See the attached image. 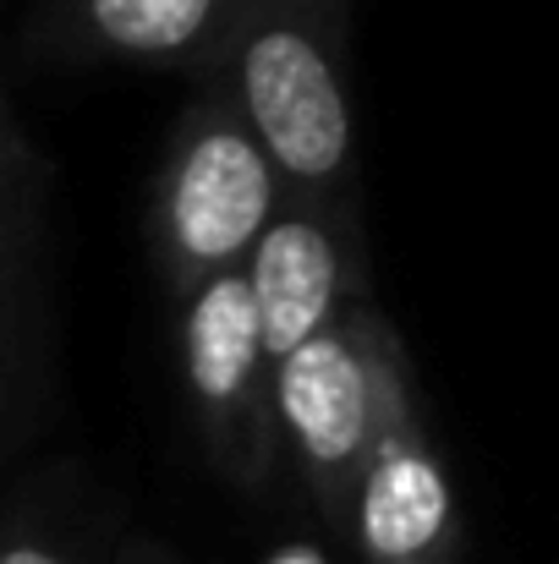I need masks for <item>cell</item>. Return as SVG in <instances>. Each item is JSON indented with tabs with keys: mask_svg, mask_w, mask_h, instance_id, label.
Segmentation results:
<instances>
[{
	"mask_svg": "<svg viewBox=\"0 0 559 564\" xmlns=\"http://www.w3.org/2000/svg\"><path fill=\"white\" fill-rule=\"evenodd\" d=\"M346 22L352 0H241L236 28L208 72L258 127L286 192L357 203Z\"/></svg>",
	"mask_w": 559,
	"mask_h": 564,
	"instance_id": "1",
	"label": "cell"
},
{
	"mask_svg": "<svg viewBox=\"0 0 559 564\" xmlns=\"http://www.w3.org/2000/svg\"><path fill=\"white\" fill-rule=\"evenodd\" d=\"M280 203L286 176L258 127L214 72H197V94L165 138L149 197V241L165 291L186 296L197 280L247 263Z\"/></svg>",
	"mask_w": 559,
	"mask_h": 564,
	"instance_id": "2",
	"label": "cell"
},
{
	"mask_svg": "<svg viewBox=\"0 0 559 564\" xmlns=\"http://www.w3.org/2000/svg\"><path fill=\"white\" fill-rule=\"evenodd\" d=\"M395 357H400L395 329L373 313L368 296H357L335 324H324L313 340H302L291 357L275 362V411H280L286 460L313 494L319 516L335 527L352 521L357 477L384 422V389Z\"/></svg>",
	"mask_w": 559,
	"mask_h": 564,
	"instance_id": "3",
	"label": "cell"
},
{
	"mask_svg": "<svg viewBox=\"0 0 559 564\" xmlns=\"http://www.w3.org/2000/svg\"><path fill=\"white\" fill-rule=\"evenodd\" d=\"M182 307V373L186 400L203 433V449L219 477L241 494L269 488L275 466L286 460L280 411H275V357L252 307L247 269H219L197 280Z\"/></svg>",
	"mask_w": 559,
	"mask_h": 564,
	"instance_id": "4",
	"label": "cell"
},
{
	"mask_svg": "<svg viewBox=\"0 0 559 564\" xmlns=\"http://www.w3.org/2000/svg\"><path fill=\"white\" fill-rule=\"evenodd\" d=\"M252 307L269 340V357H291L324 324H335L363 296V230L357 203L286 192L269 230L247 252Z\"/></svg>",
	"mask_w": 559,
	"mask_h": 564,
	"instance_id": "5",
	"label": "cell"
},
{
	"mask_svg": "<svg viewBox=\"0 0 559 564\" xmlns=\"http://www.w3.org/2000/svg\"><path fill=\"white\" fill-rule=\"evenodd\" d=\"M346 532L368 564H455L461 516H455L450 477L422 433L406 351L389 362L384 422L357 477Z\"/></svg>",
	"mask_w": 559,
	"mask_h": 564,
	"instance_id": "6",
	"label": "cell"
},
{
	"mask_svg": "<svg viewBox=\"0 0 559 564\" xmlns=\"http://www.w3.org/2000/svg\"><path fill=\"white\" fill-rule=\"evenodd\" d=\"M241 0H55L50 33L83 55L208 72Z\"/></svg>",
	"mask_w": 559,
	"mask_h": 564,
	"instance_id": "7",
	"label": "cell"
},
{
	"mask_svg": "<svg viewBox=\"0 0 559 564\" xmlns=\"http://www.w3.org/2000/svg\"><path fill=\"white\" fill-rule=\"evenodd\" d=\"M22 225H28V149H22V132L0 99V274L17 269Z\"/></svg>",
	"mask_w": 559,
	"mask_h": 564,
	"instance_id": "8",
	"label": "cell"
},
{
	"mask_svg": "<svg viewBox=\"0 0 559 564\" xmlns=\"http://www.w3.org/2000/svg\"><path fill=\"white\" fill-rule=\"evenodd\" d=\"M0 564H72L55 543L33 538V532H6L0 538Z\"/></svg>",
	"mask_w": 559,
	"mask_h": 564,
	"instance_id": "9",
	"label": "cell"
},
{
	"mask_svg": "<svg viewBox=\"0 0 559 564\" xmlns=\"http://www.w3.org/2000/svg\"><path fill=\"white\" fill-rule=\"evenodd\" d=\"M6 285H11V274H0V291H6ZM0 373H6V362H0Z\"/></svg>",
	"mask_w": 559,
	"mask_h": 564,
	"instance_id": "10",
	"label": "cell"
}]
</instances>
